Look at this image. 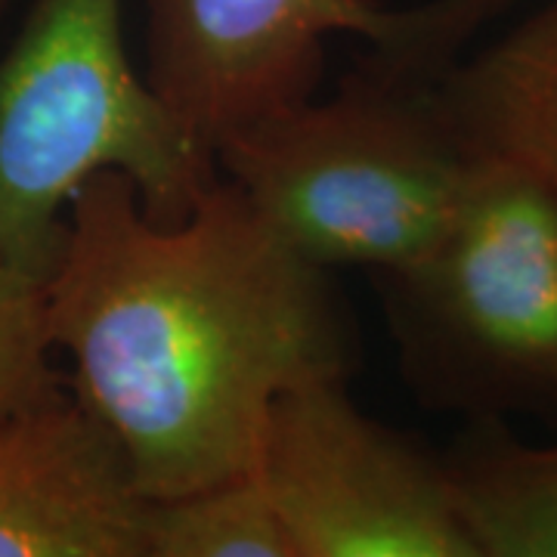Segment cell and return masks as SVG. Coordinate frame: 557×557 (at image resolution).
<instances>
[{"mask_svg":"<svg viewBox=\"0 0 557 557\" xmlns=\"http://www.w3.org/2000/svg\"><path fill=\"white\" fill-rule=\"evenodd\" d=\"M44 295L72 391L119 437L146 498L251 474L273 403L357 369L332 270L223 174L171 226L146 218L124 174L87 180Z\"/></svg>","mask_w":557,"mask_h":557,"instance_id":"obj_1","label":"cell"},{"mask_svg":"<svg viewBox=\"0 0 557 557\" xmlns=\"http://www.w3.org/2000/svg\"><path fill=\"white\" fill-rule=\"evenodd\" d=\"M511 0H474L403 44H366L329 100H304L226 139L218 168L325 270L399 267L456 214L474 159L443 112V81Z\"/></svg>","mask_w":557,"mask_h":557,"instance_id":"obj_2","label":"cell"},{"mask_svg":"<svg viewBox=\"0 0 557 557\" xmlns=\"http://www.w3.org/2000/svg\"><path fill=\"white\" fill-rule=\"evenodd\" d=\"M109 171L161 226L189 218L220 180L218 159L131 62L124 0H32L0 57V258L47 278L72 196Z\"/></svg>","mask_w":557,"mask_h":557,"instance_id":"obj_3","label":"cell"},{"mask_svg":"<svg viewBox=\"0 0 557 557\" xmlns=\"http://www.w3.org/2000/svg\"><path fill=\"white\" fill-rule=\"evenodd\" d=\"M369 278L424 409L557 412V196L545 183L474 161L437 239Z\"/></svg>","mask_w":557,"mask_h":557,"instance_id":"obj_4","label":"cell"},{"mask_svg":"<svg viewBox=\"0 0 557 557\" xmlns=\"http://www.w3.org/2000/svg\"><path fill=\"white\" fill-rule=\"evenodd\" d=\"M255 474L295 557H478L446 458L362 412L347 379L273 403Z\"/></svg>","mask_w":557,"mask_h":557,"instance_id":"obj_5","label":"cell"},{"mask_svg":"<svg viewBox=\"0 0 557 557\" xmlns=\"http://www.w3.org/2000/svg\"><path fill=\"white\" fill-rule=\"evenodd\" d=\"M474 0H146V81L205 152L313 100L325 38L403 44Z\"/></svg>","mask_w":557,"mask_h":557,"instance_id":"obj_6","label":"cell"},{"mask_svg":"<svg viewBox=\"0 0 557 557\" xmlns=\"http://www.w3.org/2000/svg\"><path fill=\"white\" fill-rule=\"evenodd\" d=\"M146 505L72 384L0 424V557H143Z\"/></svg>","mask_w":557,"mask_h":557,"instance_id":"obj_7","label":"cell"},{"mask_svg":"<svg viewBox=\"0 0 557 557\" xmlns=\"http://www.w3.org/2000/svg\"><path fill=\"white\" fill-rule=\"evenodd\" d=\"M443 112L468 159L511 164L557 196V0L458 62Z\"/></svg>","mask_w":557,"mask_h":557,"instance_id":"obj_8","label":"cell"},{"mask_svg":"<svg viewBox=\"0 0 557 557\" xmlns=\"http://www.w3.org/2000/svg\"><path fill=\"white\" fill-rule=\"evenodd\" d=\"M443 458L478 557H557V443H523L505 418H478Z\"/></svg>","mask_w":557,"mask_h":557,"instance_id":"obj_9","label":"cell"},{"mask_svg":"<svg viewBox=\"0 0 557 557\" xmlns=\"http://www.w3.org/2000/svg\"><path fill=\"white\" fill-rule=\"evenodd\" d=\"M143 557H295L260 478L149 498Z\"/></svg>","mask_w":557,"mask_h":557,"instance_id":"obj_10","label":"cell"},{"mask_svg":"<svg viewBox=\"0 0 557 557\" xmlns=\"http://www.w3.org/2000/svg\"><path fill=\"white\" fill-rule=\"evenodd\" d=\"M50 354L44 278L0 258V424L69 387Z\"/></svg>","mask_w":557,"mask_h":557,"instance_id":"obj_11","label":"cell"},{"mask_svg":"<svg viewBox=\"0 0 557 557\" xmlns=\"http://www.w3.org/2000/svg\"><path fill=\"white\" fill-rule=\"evenodd\" d=\"M16 3H20V0H0V25H3V20L10 16V10H13Z\"/></svg>","mask_w":557,"mask_h":557,"instance_id":"obj_12","label":"cell"}]
</instances>
